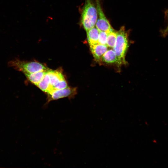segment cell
<instances>
[{"label":"cell","instance_id":"6da1fadb","mask_svg":"<svg viewBox=\"0 0 168 168\" xmlns=\"http://www.w3.org/2000/svg\"><path fill=\"white\" fill-rule=\"evenodd\" d=\"M97 14V8L92 0H86L82 13L81 22L86 31L94 27Z\"/></svg>","mask_w":168,"mask_h":168},{"label":"cell","instance_id":"7a4b0ae2","mask_svg":"<svg viewBox=\"0 0 168 168\" xmlns=\"http://www.w3.org/2000/svg\"><path fill=\"white\" fill-rule=\"evenodd\" d=\"M8 65L18 71L22 72L25 74L45 71L48 69L46 67L40 63L25 61L17 59L9 61Z\"/></svg>","mask_w":168,"mask_h":168},{"label":"cell","instance_id":"3957f363","mask_svg":"<svg viewBox=\"0 0 168 168\" xmlns=\"http://www.w3.org/2000/svg\"><path fill=\"white\" fill-rule=\"evenodd\" d=\"M117 33L116 41L113 49L118 58V63L120 64L125 62L124 57L128 46V38L124 26H122Z\"/></svg>","mask_w":168,"mask_h":168},{"label":"cell","instance_id":"277c9868","mask_svg":"<svg viewBox=\"0 0 168 168\" xmlns=\"http://www.w3.org/2000/svg\"><path fill=\"white\" fill-rule=\"evenodd\" d=\"M96 2L99 16L96 24V27L99 31H104L108 34L114 30L105 16L101 8L100 0H96Z\"/></svg>","mask_w":168,"mask_h":168},{"label":"cell","instance_id":"5b68a950","mask_svg":"<svg viewBox=\"0 0 168 168\" xmlns=\"http://www.w3.org/2000/svg\"><path fill=\"white\" fill-rule=\"evenodd\" d=\"M48 102L66 97H72L77 93L76 88L68 87L59 90H53L47 93Z\"/></svg>","mask_w":168,"mask_h":168},{"label":"cell","instance_id":"8992f818","mask_svg":"<svg viewBox=\"0 0 168 168\" xmlns=\"http://www.w3.org/2000/svg\"><path fill=\"white\" fill-rule=\"evenodd\" d=\"M90 50L95 59L99 61L102 55L107 50L106 45H103L99 43L90 45Z\"/></svg>","mask_w":168,"mask_h":168},{"label":"cell","instance_id":"52a82bcc","mask_svg":"<svg viewBox=\"0 0 168 168\" xmlns=\"http://www.w3.org/2000/svg\"><path fill=\"white\" fill-rule=\"evenodd\" d=\"M47 71L49 77L50 84L53 89L54 86L60 81L65 79L62 73L59 71L48 69Z\"/></svg>","mask_w":168,"mask_h":168},{"label":"cell","instance_id":"ba28073f","mask_svg":"<svg viewBox=\"0 0 168 168\" xmlns=\"http://www.w3.org/2000/svg\"><path fill=\"white\" fill-rule=\"evenodd\" d=\"M47 70L37 86L42 91L48 93L52 90L53 88L50 84L49 77Z\"/></svg>","mask_w":168,"mask_h":168},{"label":"cell","instance_id":"9c48e42d","mask_svg":"<svg viewBox=\"0 0 168 168\" xmlns=\"http://www.w3.org/2000/svg\"><path fill=\"white\" fill-rule=\"evenodd\" d=\"M99 30L94 27L86 31L88 42L90 45L98 44Z\"/></svg>","mask_w":168,"mask_h":168},{"label":"cell","instance_id":"30bf717a","mask_svg":"<svg viewBox=\"0 0 168 168\" xmlns=\"http://www.w3.org/2000/svg\"><path fill=\"white\" fill-rule=\"evenodd\" d=\"M47 70L30 74H26L25 75L29 81L35 86H37L43 78Z\"/></svg>","mask_w":168,"mask_h":168},{"label":"cell","instance_id":"8fae6325","mask_svg":"<svg viewBox=\"0 0 168 168\" xmlns=\"http://www.w3.org/2000/svg\"><path fill=\"white\" fill-rule=\"evenodd\" d=\"M102 60L107 63H118V58L115 52L112 49L107 50L102 55Z\"/></svg>","mask_w":168,"mask_h":168},{"label":"cell","instance_id":"7c38bea8","mask_svg":"<svg viewBox=\"0 0 168 168\" xmlns=\"http://www.w3.org/2000/svg\"><path fill=\"white\" fill-rule=\"evenodd\" d=\"M117 32L114 30L110 32L107 35L106 45L110 48H113L115 45L116 38Z\"/></svg>","mask_w":168,"mask_h":168},{"label":"cell","instance_id":"4fadbf2b","mask_svg":"<svg viewBox=\"0 0 168 168\" xmlns=\"http://www.w3.org/2000/svg\"><path fill=\"white\" fill-rule=\"evenodd\" d=\"M165 20L166 23V26L160 31L162 37L165 38L168 35V8L165 12Z\"/></svg>","mask_w":168,"mask_h":168},{"label":"cell","instance_id":"5bb4252c","mask_svg":"<svg viewBox=\"0 0 168 168\" xmlns=\"http://www.w3.org/2000/svg\"><path fill=\"white\" fill-rule=\"evenodd\" d=\"M99 32L98 43L101 44L106 45L108 34L103 31H99Z\"/></svg>","mask_w":168,"mask_h":168},{"label":"cell","instance_id":"9a60e30c","mask_svg":"<svg viewBox=\"0 0 168 168\" xmlns=\"http://www.w3.org/2000/svg\"><path fill=\"white\" fill-rule=\"evenodd\" d=\"M68 87L67 83L65 79L61 80L53 87V90H59Z\"/></svg>","mask_w":168,"mask_h":168}]
</instances>
